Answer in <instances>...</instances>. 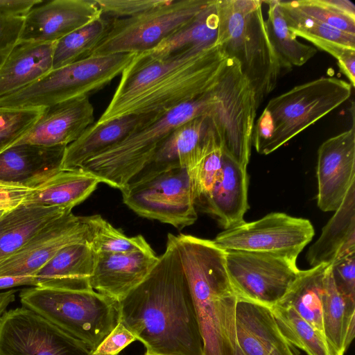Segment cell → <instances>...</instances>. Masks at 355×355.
<instances>
[{"mask_svg": "<svg viewBox=\"0 0 355 355\" xmlns=\"http://www.w3.org/2000/svg\"><path fill=\"white\" fill-rule=\"evenodd\" d=\"M228 58L218 44L163 56L137 53L95 123L125 116L162 114L193 101L216 85Z\"/></svg>", "mask_w": 355, "mask_h": 355, "instance_id": "6da1fadb", "label": "cell"}, {"mask_svg": "<svg viewBox=\"0 0 355 355\" xmlns=\"http://www.w3.org/2000/svg\"><path fill=\"white\" fill-rule=\"evenodd\" d=\"M148 276L119 302L120 322L146 353L203 355V343L173 234Z\"/></svg>", "mask_w": 355, "mask_h": 355, "instance_id": "7a4b0ae2", "label": "cell"}, {"mask_svg": "<svg viewBox=\"0 0 355 355\" xmlns=\"http://www.w3.org/2000/svg\"><path fill=\"white\" fill-rule=\"evenodd\" d=\"M203 343V355H235L238 301L225 264V251L213 241L173 236Z\"/></svg>", "mask_w": 355, "mask_h": 355, "instance_id": "3957f363", "label": "cell"}, {"mask_svg": "<svg viewBox=\"0 0 355 355\" xmlns=\"http://www.w3.org/2000/svg\"><path fill=\"white\" fill-rule=\"evenodd\" d=\"M262 1L217 0L216 44L239 62L252 87L257 108L275 88L281 73L277 55L268 36Z\"/></svg>", "mask_w": 355, "mask_h": 355, "instance_id": "277c9868", "label": "cell"}, {"mask_svg": "<svg viewBox=\"0 0 355 355\" xmlns=\"http://www.w3.org/2000/svg\"><path fill=\"white\" fill-rule=\"evenodd\" d=\"M209 92L139 125L121 141L87 160L79 169L94 175L100 183L122 191L150 164L166 139L177 127L205 115Z\"/></svg>", "mask_w": 355, "mask_h": 355, "instance_id": "5b68a950", "label": "cell"}, {"mask_svg": "<svg viewBox=\"0 0 355 355\" xmlns=\"http://www.w3.org/2000/svg\"><path fill=\"white\" fill-rule=\"evenodd\" d=\"M22 305L87 345L92 351L120 322L119 302L92 288L33 286L19 294Z\"/></svg>", "mask_w": 355, "mask_h": 355, "instance_id": "8992f818", "label": "cell"}, {"mask_svg": "<svg viewBox=\"0 0 355 355\" xmlns=\"http://www.w3.org/2000/svg\"><path fill=\"white\" fill-rule=\"evenodd\" d=\"M135 53L91 55L52 69L33 85L0 98V109H42L89 97L121 75Z\"/></svg>", "mask_w": 355, "mask_h": 355, "instance_id": "52a82bcc", "label": "cell"}, {"mask_svg": "<svg viewBox=\"0 0 355 355\" xmlns=\"http://www.w3.org/2000/svg\"><path fill=\"white\" fill-rule=\"evenodd\" d=\"M121 191L123 203L139 216L178 230L198 219L189 174L180 164L147 166Z\"/></svg>", "mask_w": 355, "mask_h": 355, "instance_id": "ba28073f", "label": "cell"}, {"mask_svg": "<svg viewBox=\"0 0 355 355\" xmlns=\"http://www.w3.org/2000/svg\"><path fill=\"white\" fill-rule=\"evenodd\" d=\"M352 85L335 77H321L297 85L269 101L266 107L274 132L268 155L315 123L351 96Z\"/></svg>", "mask_w": 355, "mask_h": 355, "instance_id": "9c48e42d", "label": "cell"}, {"mask_svg": "<svg viewBox=\"0 0 355 355\" xmlns=\"http://www.w3.org/2000/svg\"><path fill=\"white\" fill-rule=\"evenodd\" d=\"M209 1L168 0L132 17L111 19L107 33L90 56L150 51L196 16Z\"/></svg>", "mask_w": 355, "mask_h": 355, "instance_id": "30bf717a", "label": "cell"}, {"mask_svg": "<svg viewBox=\"0 0 355 355\" xmlns=\"http://www.w3.org/2000/svg\"><path fill=\"white\" fill-rule=\"evenodd\" d=\"M314 234L309 220L272 212L257 220L225 230L213 242L225 251L268 254L296 262Z\"/></svg>", "mask_w": 355, "mask_h": 355, "instance_id": "8fae6325", "label": "cell"}, {"mask_svg": "<svg viewBox=\"0 0 355 355\" xmlns=\"http://www.w3.org/2000/svg\"><path fill=\"white\" fill-rule=\"evenodd\" d=\"M225 264L238 300L268 308L283 297L300 272L295 261L252 252L225 251Z\"/></svg>", "mask_w": 355, "mask_h": 355, "instance_id": "7c38bea8", "label": "cell"}, {"mask_svg": "<svg viewBox=\"0 0 355 355\" xmlns=\"http://www.w3.org/2000/svg\"><path fill=\"white\" fill-rule=\"evenodd\" d=\"M92 349L24 306L0 318V355H89Z\"/></svg>", "mask_w": 355, "mask_h": 355, "instance_id": "4fadbf2b", "label": "cell"}, {"mask_svg": "<svg viewBox=\"0 0 355 355\" xmlns=\"http://www.w3.org/2000/svg\"><path fill=\"white\" fill-rule=\"evenodd\" d=\"M91 237L86 216H76L72 211H69L0 263V277L35 275L61 249L74 243L89 244Z\"/></svg>", "mask_w": 355, "mask_h": 355, "instance_id": "5bb4252c", "label": "cell"}, {"mask_svg": "<svg viewBox=\"0 0 355 355\" xmlns=\"http://www.w3.org/2000/svg\"><path fill=\"white\" fill-rule=\"evenodd\" d=\"M317 204L323 211H335L355 183V128L324 141L318 150Z\"/></svg>", "mask_w": 355, "mask_h": 355, "instance_id": "9a60e30c", "label": "cell"}, {"mask_svg": "<svg viewBox=\"0 0 355 355\" xmlns=\"http://www.w3.org/2000/svg\"><path fill=\"white\" fill-rule=\"evenodd\" d=\"M24 15L19 42H56L101 16L95 0H53Z\"/></svg>", "mask_w": 355, "mask_h": 355, "instance_id": "2e32d148", "label": "cell"}, {"mask_svg": "<svg viewBox=\"0 0 355 355\" xmlns=\"http://www.w3.org/2000/svg\"><path fill=\"white\" fill-rule=\"evenodd\" d=\"M94 123V110L88 97L65 101L43 108L34 125L15 144L67 147Z\"/></svg>", "mask_w": 355, "mask_h": 355, "instance_id": "e0dca14e", "label": "cell"}, {"mask_svg": "<svg viewBox=\"0 0 355 355\" xmlns=\"http://www.w3.org/2000/svg\"><path fill=\"white\" fill-rule=\"evenodd\" d=\"M95 254L90 286L96 292L119 302L148 276L159 259L153 249Z\"/></svg>", "mask_w": 355, "mask_h": 355, "instance_id": "ac0fdd59", "label": "cell"}, {"mask_svg": "<svg viewBox=\"0 0 355 355\" xmlns=\"http://www.w3.org/2000/svg\"><path fill=\"white\" fill-rule=\"evenodd\" d=\"M248 188L246 168L223 153L222 168L211 191L195 202L196 207L214 216L224 230L234 227L245 222Z\"/></svg>", "mask_w": 355, "mask_h": 355, "instance_id": "d6986e66", "label": "cell"}, {"mask_svg": "<svg viewBox=\"0 0 355 355\" xmlns=\"http://www.w3.org/2000/svg\"><path fill=\"white\" fill-rule=\"evenodd\" d=\"M235 327L237 345L245 355H296L266 306L238 300Z\"/></svg>", "mask_w": 355, "mask_h": 355, "instance_id": "ffe728a7", "label": "cell"}, {"mask_svg": "<svg viewBox=\"0 0 355 355\" xmlns=\"http://www.w3.org/2000/svg\"><path fill=\"white\" fill-rule=\"evenodd\" d=\"M66 146L15 144L0 154V181L35 187L60 171Z\"/></svg>", "mask_w": 355, "mask_h": 355, "instance_id": "44dd1931", "label": "cell"}, {"mask_svg": "<svg viewBox=\"0 0 355 355\" xmlns=\"http://www.w3.org/2000/svg\"><path fill=\"white\" fill-rule=\"evenodd\" d=\"M160 114L122 116L87 128L64 153L60 168L79 169L87 160L121 141L139 125Z\"/></svg>", "mask_w": 355, "mask_h": 355, "instance_id": "7402d4cb", "label": "cell"}, {"mask_svg": "<svg viewBox=\"0 0 355 355\" xmlns=\"http://www.w3.org/2000/svg\"><path fill=\"white\" fill-rule=\"evenodd\" d=\"M55 43H17L0 69V98L33 85L53 69Z\"/></svg>", "mask_w": 355, "mask_h": 355, "instance_id": "603a6c76", "label": "cell"}, {"mask_svg": "<svg viewBox=\"0 0 355 355\" xmlns=\"http://www.w3.org/2000/svg\"><path fill=\"white\" fill-rule=\"evenodd\" d=\"M334 212L307 251L306 261L311 267L331 264L338 258L355 252V183Z\"/></svg>", "mask_w": 355, "mask_h": 355, "instance_id": "cb8c5ba5", "label": "cell"}, {"mask_svg": "<svg viewBox=\"0 0 355 355\" xmlns=\"http://www.w3.org/2000/svg\"><path fill=\"white\" fill-rule=\"evenodd\" d=\"M96 254L89 243H74L61 249L35 275L39 287L84 290L92 288Z\"/></svg>", "mask_w": 355, "mask_h": 355, "instance_id": "d4e9b609", "label": "cell"}, {"mask_svg": "<svg viewBox=\"0 0 355 355\" xmlns=\"http://www.w3.org/2000/svg\"><path fill=\"white\" fill-rule=\"evenodd\" d=\"M70 209L20 203L0 217V263Z\"/></svg>", "mask_w": 355, "mask_h": 355, "instance_id": "484cf974", "label": "cell"}, {"mask_svg": "<svg viewBox=\"0 0 355 355\" xmlns=\"http://www.w3.org/2000/svg\"><path fill=\"white\" fill-rule=\"evenodd\" d=\"M99 183L96 177L82 169H60L33 187L22 203L72 209L86 200Z\"/></svg>", "mask_w": 355, "mask_h": 355, "instance_id": "4316f807", "label": "cell"}, {"mask_svg": "<svg viewBox=\"0 0 355 355\" xmlns=\"http://www.w3.org/2000/svg\"><path fill=\"white\" fill-rule=\"evenodd\" d=\"M330 265L324 282L322 301L323 335L329 355H344L355 335V301L341 295Z\"/></svg>", "mask_w": 355, "mask_h": 355, "instance_id": "83f0119b", "label": "cell"}, {"mask_svg": "<svg viewBox=\"0 0 355 355\" xmlns=\"http://www.w3.org/2000/svg\"><path fill=\"white\" fill-rule=\"evenodd\" d=\"M212 130H214L211 123L205 115L182 123L166 139L147 166L180 164L182 168H188Z\"/></svg>", "mask_w": 355, "mask_h": 355, "instance_id": "f1b7e54d", "label": "cell"}, {"mask_svg": "<svg viewBox=\"0 0 355 355\" xmlns=\"http://www.w3.org/2000/svg\"><path fill=\"white\" fill-rule=\"evenodd\" d=\"M330 265L320 264L308 270H300L295 281L276 304L293 308L322 334V293L324 278Z\"/></svg>", "mask_w": 355, "mask_h": 355, "instance_id": "f546056e", "label": "cell"}, {"mask_svg": "<svg viewBox=\"0 0 355 355\" xmlns=\"http://www.w3.org/2000/svg\"><path fill=\"white\" fill-rule=\"evenodd\" d=\"M216 3L217 0H210L196 16L148 52L154 55L163 56L217 44L218 17Z\"/></svg>", "mask_w": 355, "mask_h": 355, "instance_id": "4dcf8cb0", "label": "cell"}, {"mask_svg": "<svg viewBox=\"0 0 355 355\" xmlns=\"http://www.w3.org/2000/svg\"><path fill=\"white\" fill-rule=\"evenodd\" d=\"M268 5L265 25L270 42L277 55L281 69H289L306 63L317 53L314 46L300 42L289 30L279 0L263 1Z\"/></svg>", "mask_w": 355, "mask_h": 355, "instance_id": "1f68e13d", "label": "cell"}, {"mask_svg": "<svg viewBox=\"0 0 355 355\" xmlns=\"http://www.w3.org/2000/svg\"><path fill=\"white\" fill-rule=\"evenodd\" d=\"M111 19L101 16L55 43L53 69L90 56L107 33Z\"/></svg>", "mask_w": 355, "mask_h": 355, "instance_id": "d6a6232c", "label": "cell"}, {"mask_svg": "<svg viewBox=\"0 0 355 355\" xmlns=\"http://www.w3.org/2000/svg\"><path fill=\"white\" fill-rule=\"evenodd\" d=\"M284 338L307 355H329L322 334L290 306L275 304L270 308Z\"/></svg>", "mask_w": 355, "mask_h": 355, "instance_id": "836d02e7", "label": "cell"}, {"mask_svg": "<svg viewBox=\"0 0 355 355\" xmlns=\"http://www.w3.org/2000/svg\"><path fill=\"white\" fill-rule=\"evenodd\" d=\"M279 5L289 30L296 37L309 41L318 49L330 44L355 49V35L300 12L291 7L288 1H279Z\"/></svg>", "mask_w": 355, "mask_h": 355, "instance_id": "e575fe53", "label": "cell"}, {"mask_svg": "<svg viewBox=\"0 0 355 355\" xmlns=\"http://www.w3.org/2000/svg\"><path fill=\"white\" fill-rule=\"evenodd\" d=\"M91 228L89 245L95 254H121L153 250L142 235L126 236L101 215L86 216Z\"/></svg>", "mask_w": 355, "mask_h": 355, "instance_id": "d590c367", "label": "cell"}, {"mask_svg": "<svg viewBox=\"0 0 355 355\" xmlns=\"http://www.w3.org/2000/svg\"><path fill=\"white\" fill-rule=\"evenodd\" d=\"M223 152L214 131L207 138L192 166L187 171L195 202L211 191L223 166Z\"/></svg>", "mask_w": 355, "mask_h": 355, "instance_id": "8d00e7d4", "label": "cell"}, {"mask_svg": "<svg viewBox=\"0 0 355 355\" xmlns=\"http://www.w3.org/2000/svg\"><path fill=\"white\" fill-rule=\"evenodd\" d=\"M42 109H0V154L27 133L39 118Z\"/></svg>", "mask_w": 355, "mask_h": 355, "instance_id": "74e56055", "label": "cell"}, {"mask_svg": "<svg viewBox=\"0 0 355 355\" xmlns=\"http://www.w3.org/2000/svg\"><path fill=\"white\" fill-rule=\"evenodd\" d=\"M300 12L347 34L355 35V19L328 5L324 0L288 1Z\"/></svg>", "mask_w": 355, "mask_h": 355, "instance_id": "f35d334b", "label": "cell"}, {"mask_svg": "<svg viewBox=\"0 0 355 355\" xmlns=\"http://www.w3.org/2000/svg\"><path fill=\"white\" fill-rule=\"evenodd\" d=\"M168 0H95L101 16L110 19L129 18L160 6Z\"/></svg>", "mask_w": 355, "mask_h": 355, "instance_id": "ab89813d", "label": "cell"}, {"mask_svg": "<svg viewBox=\"0 0 355 355\" xmlns=\"http://www.w3.org/2000/svg\"><path fill=\"white\" fill-rule=\"evenodd\" d=\"M24 15L0 10V69L19 42Z\"/></svg>", "mask_w": 355, "mask_h": 355, "instance_id": "60d3db41", "label": "cell"}, {"mask_svg": "<svg viewBox=\"0 0 355 355\" xmlns=\"http://www.w3.org/2000/svg\"><path fill=\"white\" fill-rule=\"evenodd\" d=\"M331 269L339 293L355 301V252L336 259L331 263Z\"/></svg>", "mask_w": 355, "mask_h": 355, "instance_id": "b9f144b4", "label": "cell"}, {"mask_svg": "<svg viewBox=\"0 0 355 355\" xmlns=\"http://www.w3.org/2000/svg\"><path fill=\"white\" fill-rule=\"evenodd\" d=\"M135 340V335L120 322L89 355H118Z\"/></svg>", "mask_w": 355, "mask_h": 355, "instance_id": "7bdbcfd3", "label": "cell"}, {"mask_svg": "<svg viewBox=\"0 0 355 355\" xmlns=\"http://www.w3.org/2000/svg\"><path fill=\"white\" fill-rule=\"evenodd\" d=\"M32 189L21 184L0 181V205L15 207L21 203Z\"/></svg>", "mask_w": 355, "mask_h": 355, "instance_id": "ee69618b", "label": "cell"}, {"mask_svg": "<svg viewBox=\"0 0 355 355\" xmlns=\"http://www.w3.org/2000/svg\"><path fill=\"white\" fill-rule=\"evenodd\" d=\"M42 2V0H0V10L24 15Z\"/></svg>", "mask_w": 355, "mask_h": 355, "instance_id": "f6af8a7d", "label": "cell"}, {"mask_svg": "<svg viewBox=\"0 0 355 355\" xmlns=\"http://www.w3.org/2000/svg\"><path fill=\"white\" fill-rule=\"evenodd\" d=\"M20 286H37L35 275H10L0 277V290Z\"/></svg>", "mask_w": 355, "mask_h": 355, "instance_id": "bcb514c9", "label": "cell"}, {"mask_svg": "<svg viewBox=\"0 0 355 355\" xmlns=\"http://www.w3.org/2000/svg\"><path fill=\"white\" fill-rule=\"evenodd\" d=\"M338 61L340 71L349 79L352 87L355 85V49L349 50Z\"/></svg>", "mask_w": 355, "mask_h": 355, "instance_id": "7dc6e473", "label": "cell"}, {"mask_svg": "<svg viewBox=\"0 0 355 355\" xmlns=\"http://www.w3.org/2000/svg\"><path fill=\"white\" fill-rule=\"evenodd\" d=\"M325 2L338 11L355 19V6L348 0H324Z\"/></svg>", "mask_w": 355, "mask_h": 355, "instance_id": "c3c4849f", "label": "cell"}, {"mask_svg": "<svg viewBox=\"0 0 355 355\" xmlns=\"http://www.w3.org/2000/svg\"><path fill=\"white\" fill-rule=\"evenodd\" d=\"M16 292L15 289L0 292V318L6 312L8 305L15 301Z\"/></svg>", "mask_w": 355, "mask_h": 355, "instance_id": "681fc988", "label": "cell"}, {"mask_svg": "<svg viewBox=\"0 0 355 355\" xmlns=\"http://www.w3.org/2000/svg\"><path fill=\"white\" fill-rule=\"evenodd\" d=\"M235 355H245L237 344L236 347Z\"/></svg>", "mask_w": 355, "mask_h": 355, "instance_id": "f907efd6", "label": "cell"}, {"mask_svg": "<svg viewBox=\"0 0 355 355\" xmlns=\"http://www.w3.org/2000/svg\"><path fill=\"white\" fill-rule=\"evenodd\" d=\"M144 355H163V354L146 353Z\"/></svg>", "mask_w": 355, "mask_h": 355, "instance_id": "816d5d0a", "label": "cell"}]
</instances>
